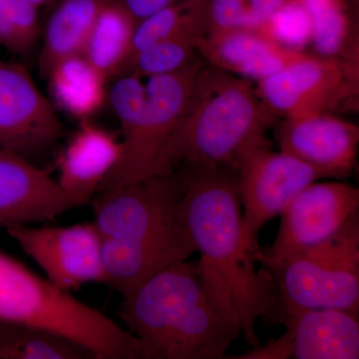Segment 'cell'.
<instances>
[{
  "instance_id": "6da1fadb",
  "label": "cell",
  "mask_w": 359,
  "mask_h": 359,
  "mask_svg": "<svg viewBox=\"0 0 359 359\" xmlns=\"http://www.w3.org/2000/svg\"><path fill=\"white\" fill-rule=\"evenodd\" d=\"M185 165V164H183ZM188 179L182 215L196 252L203 283L237 321L249 346H259L256 323L282 320L278 287L268 269L257 271L245 243L237 170L185 165Z\"/></svg>"
},
{
  "instance_id": "7a4b0ae2",
  "label": "cell",
  "mask_w": 359,
  "mask_h": 359,
  "mask_svg": "<svg viewBox=\"0 0 359 359\" xmlns=\"http://www.w3.org/2000/svg\"><path fill=\"white\" fill-rule=\"evenodd\" d=\"M188 170L98 192L90 201L102 242L105 285L122 297L196 252L183 215Z\"/></svg>"
},
{
  "instance_id": "3957f363",
  "label": "cell",
  "mask_w": 359,
  "mask_h": 359,
  "mask_svg": "<svg viewBox=\"0 0 359 359\" xmlns=\"http://www.w3.org/2000/svg\"><path fill=\"white\" fill-rule=\"evenodd\" d=\"M118 316L142 359H222L242 337L203 283L197 263L179 262L122 297Z\"/></svg>"
},
{
  "instance_id": "277c9868",
  "label": "cell",
  "mask_w": 359,
  "mask_h": 359,
  "mask_svg": "<svg viewBox=\"0 0 359 359\" xmlns=\"http://www.w3.org/2000/svg\"><path fill=\"white\" fill-rule=\"evenodd\" d=\"M204 66L197 59L176 72L147 78L146 84L134 75L117 77L107 98L121 125L123 153L98 192L181 166L182 133Z\"/></svg>"
},
{
  "instance_id": "5b68a950",
  "label": "cell",
  "mask_w": 359,
  "mask_h": 359,
  "mask_svg": "<svg viewBox=\"0 0 359 359\" xmlns=\"http://www.w3.org/2000/svg\"><path fill=\"white\" fill-rule=\"evenodd\" d=\"M273 121L249 79L205 65L182 133L181 165L237 170L252 150L271 145Z\"/></svg>"
},
{
  "instance_id": "8992f818",
  "label": "cell",
  "mask_w": 359,
  "mask_h": 359,
  "mask_svg": "<svg viewBox=\"0 0 359 359\" xmlns=\"http://www.w3.org/2000/svg\"><path fill=\"white\" fill-rule=\"evenodd\" d=\"M0 318L63 335L95 359H141L128 330L1 250Z\"/></svg>"
},
{
  "instance_id": "52a82bcc",
  "label": "cell",
  "mask_w": 359,
  "mask_h": 359,
  "mask_svg": "<svg viewBox=\"0 0 359 359\" xmlns=\"http://www.w3.org/2000/svg\"><path fill=\"white\" fill-rule=\"evenodd\" d=\"M268 269L280 304L359 313V212L332 237L283 257Z\"/></svg>"
},
{
  "instance_id": "ba28073f",
  "label": "cell",
  "mask_w": 359,
  "mask_h": 359,
  "mask_svg": "<svg viewBox=\"0 0 359 359\" xmlns=\"http://www.w3.org/2000/svg\"><path fill=\"white\" fill-rule=\"evenodd\" d=\"M243 208V231L254 256L259 231L283 210L302 189L314 182L334 179L328 172L294 156L271 151V145L252 150L237 169Z\"/></svg>"
},
{
  "instance_id": "9c48e42d",
  "label": "cell",
  "mask_w": 359,
  "mask_h": 359,
  "mask_svg": "<svg viewBox=\"0 0 359 359\" xmlns=\"http://www.w3.org/2000/svg\"><path fill=\"white\" fill-rule=\"evenodd\" d=\"M358 65L306 53L283 70L259 80V100L273 115L299 117L330 112L358 93Z\"/></svg>"
},
{
  "instance_id": "30bf717a",
  "label": "cell",
  "mask_w": 359,
  "mask_h": 359,
  "mask_svg": "<svg viewBox=\"0 0 359 359\" xmlns=\"http://www.w3.org/2000/svg\"><path fill=\"white\" fill-rule=\"evenodd\" d=\"M6 230L59 289L71 292L86 283H105L102 242L93 223L40 228L13 224Z\"/></svg>"
},
{
  "instance_id": "8fae6325",
  "label": "cell",
  "mask_w": 359,
  "mask_h": 359,
  "mask_svg": "<svg viewBox=\"0 0 359 359\" xmlns=\"http://www.w3.org/2000/svg\"><path fill=\"white\" fill-rule=\"evenodd\" d=\"M358 209V187L346 182H314L283 210L275 242L259 248L255 261L268 268L292 252L320 244L337 233Z\"/></svg>"
},
{
  "instance_id": "7c38bea8",
  "label": "cell",
  "mask_w": 359,
  "mask_h": 359,
  "mask_svg": "<svg viewBox=\"0 0 359 359\" xmlns=\"http://www.w3.org/2000/svg\"><path fill=\"white\" fill-rule=\"evenodd\" d=\"M63 134L53 106L26 68L0 59V149L32 162Z\"/></svg>"
},
{
  "instance_id": "4fadbf2b",
  "label": "cell",
  "mask_w": 359,
  "mask_h": 359,
  "mask_svg": "<svg viewBox=\"0 0 359 359\" xmlns=\"http://www.w3.org/2000/svg\"><path fill=\"white\" fill-rule=\"evenodd\" d=\"M81 205L32 161L0 149V228L53 221Z\"/></svg>"
},
{
  "instance_id": "5bb4252c",
  "label": "cell",
  "mask_w": 359,
  "mask_h": 359,
  "mask_svg": "<svg viewBox=\"0 0 359 359\" xmlns=\"http://www.w3.org/2000/svg\"><path fill=\"white\" fill-rule=\"evenodd\" d=\"M276 138L282 152L325 170L334 179L346 178L355 167L359 127L330 112L285 118Z\"/></svg>"
},
{
  "instance_id": "9a60e30c",
  "label": "cell",
  "mask_w": 359,
  "mask_h": 359,
  "mask_svg": "<svg viewBox=\"0 0 359 359\" xmlns=\"http://www.w3.org/2000/svg\"><path fill=\"white\" fill-rule=\"evenodd\" d=\"M294 359L359 358L358 314L339 309L283 306Z\"/></svg>"
},
{
  "instance_id": "2e32d148",
  "label": "cell",
  "mask_w": 359,
  "mask_h": 359,
  "mask_svg": "<svg viewBox=\"0 0 359 359\" xmlns=\"http://www.w3.org/2000/svg\"><path fill=\"white\" fill-rule=\"evenodd\" d=\"M122 153L117 135L83 120L59 155L56 181L70 197L90 204Z\"/></svg>"
},
{
  "instance_id": "e0dca14e",
  "label": "cell",
  "mask_w": 359,
  "mask_h": 359,
  "mask_svg": "<svg viewBox=\"0 0 359 359\" xmlns=\"http://www.w3.org/2000/svg\"><path fill=\"white\" fill-rule=\"evenodd\" d=\"M197 50L208 65L257 80L275 74L306 54L280 46L263 33L249 29L207 33L198 41Z\"/></svg>"
},
{
  "instance_id": "ac0fdd59",
  "label": "cell",
  "mask_w": 359,
  "mask_h": 359,
  "mask_svg": "<svg viewBox=\"0 0 359 359\" xmlns=\"http://www.w3.org/2000/svg\"><path fill=\"white\" fill-rule=\"evenodd\" d=\"M108 0H56L45 25L39 58V73L46 79L53 66L82 54L99 13Z\"/></svg>"
},
{
  "instance_id": "d6986e66",
  "label": "cell",
  "mask_w": 359,
  "mask_h": 359,
  "mask_svg": "<svg viewBox=\"0 0 359 359\" xmlns=\"http://www.w3.org/2000/svg\"><path fill=\"white\" fill-rule=\"evenodd\" d=\"M46 79L52 98L59 108L80 121L96 114L108 97L107 78L82 54L59 61Z\"/></svg>"
},
{
  "instance_id": "ffe728a7",
  "label": "cell",
  "mask_w": 359,
  "mask_h": 359,
  "mask_svg": "<svg viewBox=\"0 0 359 359\" xmlns=\"http://www.w3.org/2000/svg\"><path fill=\"white\" fill-rule=\"evenodd\" d=\"M136 23L134 16L117 0H108L97 16L82 55L108 80L122 74Z\"/></svg>"
},
{
  "instance_id": "44dd1931",
  "label": "cell",
  "mask_w": 359,
  "mask_h": 359,
  "mask_svg": "<svg viewBox=\"0 0 359 359\" xmlns=\"http://www.w3.org/2000/svg\"><path fill=\"white\" fill-rule=\"evenodd\" d=\"M93 358L84 347L45 328L0 318V359Z\"/></svg>"
},
{
  "instance_id": "7402d4cb",
  "label": "cell",
  "mask_w": 359,
  "mask_h": 359,
  "mask_svg": "<svg viewBox=\"0 0 359 359\" xmlns=\"http://www.w3.org/2000/svg\"><path fill=\"white\" fill-rule=\"evenodd\" d=\"M311 25V43L316 54L344 59L358 65L354 50L353 25L347 0H301Z\"/></svg>"
},
{
  "instance_id": "603a6c76",
  "label": "cell",
  "mask_w": 359,
  "mask_h": 359,
  "mask_svg": "<svg viewBox=\"0 0 359 359\" xmlns=\"http://www.w3.org/2000/svg\"><path fill=\"white\" fill-rule=\"evenodd\" d=\"M202 37L199 33L181 32L151 45L130 59L121 75L142 79L183 69L197 60V43Z\"/></svg>"
},
{
  "instance_id": "cb8c5ba5",
  "label": "cell",
  "mask_w": 359,
  "mask_h": 359,
  "mask_svg": "<svg viewBox=\"0 0 359 359\" xmlns=\"http://www.w3.org/2000/svg\"><path fill=\"white\" fill-rule=\"evenodd\" d=\"M285 1V0H207V33L233 29L257 32Z\"/></svg>"
},
{
  "instance_id": "d4e9b609",
  "label": "cell",
  "mask_w": 359,
  "mask_h": 359,
  "mask_svg": "<svg viewBox=\"0 0 359 359\" xmlns=\"http://www.w3.org/2000/svg\"><path fill=\"white\" fill-rule=\"evenodd\" d=\"M39 11L29 0H0V46L27 56L39 37Z\"/></svg>"
},
{
  "instance_id": "484cf974",
  "label": "cell",
  "mask_w": 359,
  "mask_h": 359,
  "mask_svg": "<svg viewBox=\"0 0 359 359\" xmlns=\"http://www.w3.org/2000/svg\"><path fill=\"white\" fill-rule=\"evenodd\" d=\"M257 32L280 46L302 51L311 43L313 25L301 0H285Z\"/></svg>"
},
{
  "instance_id": "4316f807",
  "label": "cell",
  "mask_w": 359,
  "mask_h": 359,
  "mask_svg": "<svg viewBox=\"0 0 359 359\" xmlns=\"http://www.w3.org/2000/svg\"><path fill=\"white\" fill-rule=\"evenodd\" d=\"M137 21L178 0H117Z\"/></svg>"
},
{
  "instance_id": "83f0119b",
  "label": "cell",
  "mask_w": 359,
  "mask_h": 359,
  "mask_svg": "<svg viewBox=\"0 0 359 359\" xmlns=\"http://www.w3.org/2000/svg\"><path fill=\"white\" fill-rule=\"evenodd\" d=\"M35 6L41 8V7L52 6L56 0H29Z\"/></svg>"
}]
</instances>
